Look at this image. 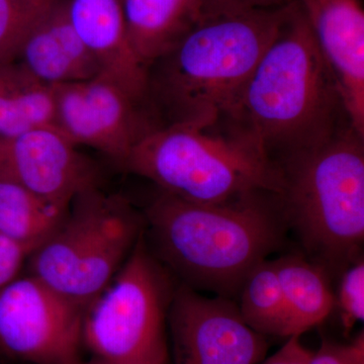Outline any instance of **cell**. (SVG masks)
I'll list each match as a JSON object with an SVG mask.
<instances>
[{"label": "cell", "instance_id": "obj_1", "mask_svg": "<svg viewBox=\"0 0 364 364\" xmlns=\"http://www.w3.org/2000/svg\"><path fill=\"white\" fill-rule=\"evenodd\" d=\"M350 126L336 80L296 0L240 95L214 128L242 139L277 163Z\"/></svg>", "mask_w": 364, "mask_h": 364}, {"label": "cell", "instance_id": "obj_2", "mask_svg": "<svg viewBox=\"0 0 364 364\" xmlns=\"http://www.w3.org/2000/svg\"><path fill=\"white\" fill-rule=\"evenodd\" d=\"M143 215L146 241L172 277L232 299L289 229L277 193L268 191L196 203L159 191Z\"/></svg>", "mask_w": 364, "mask_h": 364}, {"label": "cell", "instance_id": "obj_3", "mask_svg": "<svg viewBox=\"0 0 364 364\" xmlns=\"http://www.w3.org/2000/svg\"><path fill=\"white\" fill-rule=\"evenodd\" d=\"M296 2L200 16L176 47L148 68L145 102L158 124L217 126Z\"/></svg>", "mask_w": 364, "mask_h": 364}, {"label": "cell", "instance_id": "obj_4", "mask_svg": "<svg viewBox=\"0 0 364 364\" xmlns=\"http://www.w3.org/2000/svg\"><path fill=\"white\" fill-rule=\"evenodd\" d=\"M364 136L352 127L280 160L277 193L287 227L329 277L360 258L364 241Z\"/></svg>", "mask_w": 364, "mask_h": 364}, {"label": "cell", "instance_id": "obj_5", "mask_svg": "<svg viewBox=\"0 0 364 364\" xmlns=\"http://www.w3.org/2000/svg\"><path fill=\"white\" fill-rule=\"evenodd\" d=\"M122 168L196 203H224L253 191L277 195L282 188L277 163L215 128L155 129L136 144Z\"/></svg>", "mask_w": 364, "mask_h": 364}, {"label": "cell", "instance_id": "obj_6", "mask_svg": "<svg viewBox=\"0 0 364 364\" xmlns=\"http://www.w3.org/2000/svg\"><path fill=\"white\" fill-rule=\"evenodd\" d=\"M144 229V215L124 196L100 186L86 189L31 254L28 274L87 308L123 267Z\"/></svg>", "mask_w": 364, "mask_h": 364}, {"label": "cell", "instance_id": "obj_7", "mask_svg": "<svg viewBox=\"0 0 364 364\" xmlns=\"http://www.w3.org/2000/svg\"><path fill=\"white\" fill-rule=\"evenodd\" d=\"M176 287L143 232L109 286L86 308L82 347L107 364H167Z\"/></svg>", "mask_w": 364, "mask_h": 364}, {"label": "cell", "instance_id": "obj_8", "mask_svg": "<svg viewBox=\"0 0 364 364\" xmlns=\"http://www.w3.org/2000/svg\"><path fill=\"white\" fill-rule=\"evenodd\" d=\"M86 308L33 275L0 289V356L23 364H79Z\"/></svg>", "mask_w": 364, "mask_h": 364}, {"label": "cell", "instance_id": "obj_9", "mask_svg": "<svg viewBox=\"0 0 364 364\" xmlns=\"http://www.w3.org/2000/svg\"><path fill=\"white\" fill-rule=\"evenodd\" d=\"M53 87L56 128L76 147L93 148L121 167L136 144L160 128L145 102L104 76Z\"/></svg>", "mask_w": 364, "mask_h": 364}, {"label": "cell", "instance_id": "obj_10", "mask_svg": "<svg viewBox=\"0 0 364 364\" xmlns=\"http://www.w3.org/2000/svg\"><path fill=\"white\" fill-rule=\"evenodd\" d=\"M168 330L176 364H259L267 337L246 324L234 299L205 294L178 282Z\"/></svg>", "mask_w": 364, "mask_h": 364}, {"label": "cell", "instance_id": "obj_11", "mask_svg": "<svg viewBox=\"0 0 364 364\" xmlns=\"http://www.w3.org/2000/svg\"><path fill=\"white\" fill-rule=\"evenodd\" d=\"M0 176L63 210L79 193L100 186L93 163L54 127L0 138Z\"/></svg>", "mask_w": 364, "mask_h": 364}, {"label": "cell", "instance_id": "obj_12", "mask_svg": "<svg viewBox=\"0 0 364 364\" xmlns=\"http://www.w3.org/2000/svg\"><path fill=\"white\" fill-rule=\"evenodd\" d=\"M301 4L338 85L351 126L364 136V11L360 1L308 0Z\"/></svg>", "mask_w": 364, "mask_h": 364}, {"label": "cell", "instance_id": "obj_13", "mask_svg": "<svg viewBox=\"0 0 364 364\" xmlns=\"http://www.w3.org/2000/svg\"><path fill=\"white\" fill-rule=\"evenodd\" d=\"M69 16L100 75L145 102L148 70L129 42L121 0H70Z\"/></svg>", "mask_w": 364, "mask_h": 364}, {"label": "cell", "instance_id": "obj_14", "mask_svg": "<svg viewBox=\"0 0 364 364\" xmlns=\"http://www.w3.org/2000/svg\"><path fill=\"white\" fill-rule=\"evenodd\" d=\"M69 1L58 0L21 45L16 61L46 85L90 80L100 64L72 25Z\"/></svg>", "mask_w": 364, "mask_h": 364}, {"label": "cell", "instance_id": "obj_15", "mask_svg": "<svg viewBox=\"0 0 364 364\" xmlns=\"http://www.w3.org/2000/svg\"><path fill=\"white\" fill-rule=\"evenodd\" d=\"M127 35L146 68L161 58L198 23L200 0H122Z\"/></svg>", "mask_w": 364, "mask_h": 364}, {"label": "cell", "instance_id": "obj_16", "mask_svg": "<svg viewBox=\"0 0 364 364\" xmlns=\"http://www.w3.org/2000/svg\"><path fill=\"white\" fill-rule=\"evenodd\" d=\"M273 262L286 303L289 338L301 336L324 322L334 310L329 274L303 256L284 255Z\"/></svg>", "mask_w": 364, "mask_h": 364}, {"label": "cell", "instance_id": "obj_17", "mask_svg": "<svg viewBox=\"0 0 364 364\" xmlns=\"http://www.w3.org/2000/svg\"><path fill=\"white\" fill-rule=\"evenodd\" d=\"M44 127L56 128L54 87L18 62L0 64V138Z\"/></svg>", "mask_w": 364, "mask_h": 364}, {"label": "cell", "instance_id": "obj_18", "mask_svg": "<svg viewBox=\"0 0 364 364\" xmlns=\"http://www.w3.org/2000/svg\"><path fill=\"white\" fill-rule=\"evenodd\" d=\"M65 213L18 182L0 176V232L14 240L37 248Z\"/></svg>", "mask_w": 364, "mask_h": 364}, {"label": "cell", "instance_id": "obj_19", "mask_svg": "<svg viewBox=\"0 0 364 364\" xmlns=\"http://www.w3.org/2000/svg\"><path fill=\"white\" fill-rule=\"evenodd\" d=\"M237 299L242 318L254 331L289 338L286 303L273 260L263 261L249 273Z\"/></svg>", "mask_w": 364, "mask_h": 364}, {"label": "cell", "instance_id": "obj_20", "mask_svg": "<svg viewBox=\"0 0 364 364\" xmlns=\"http://www.w3.org/2000/svg\"><path fill=\"white\" fill-rule=\"evenodd\" d=\"M58 0H0V64L16 61L21 45Z\"/></svg>", "mask_w": 364, "mask_h": 364}, {"label": "cell", "instance_id": "obj_21", "mask_svg": "<svg viewBox=\"0 0 364 364\" xmlns=\"http://www.w3.org/2000/svg\"><path fill=\"white\" fill-rule=\"evenodd\" d=\"M340 277L335 306L339 309L342 325L347 331L364 318V261L363 257L345 268Z\"/></svg>", "mask_w": 364, "mask_h": 364}, {"label": "cell", "instance_id": "obj_22", "mask_svg": "<svg viewBox=\"0 0 364 364\" xmlns=\"http://www.w3.org/2000/svg\"><path fill=\"white\" fill-rule=\"evenodd\" d=\"M33 247L0 232V289L20 277Z\"/></svg>", "mask_w": 364, "mask_h": 364}, {"label": "cell", "instance_id": "obj_23", "mask_svg": "<svg viewBox=\"0 0 364 364\" xmlns=\"http://www.w3.org/2000/svg\"><path fill=\"white\" fill-rule=\"evenodd\" d=\"M309 364H364L363 332L348 345L325 340L318 350L313 352Z\"/></svg>", "mask_w": 364, "mask_h": 364}, {"label": "cell", "instance_id": "obj_24", "mask_svg": "<svg viewBox=\"0 0 364 364\" xmlns=\"http://www.w3.org/2000/svg\"><path fill=\"white\" fill-rule=\"evenodd\" d=\"M294 1V0H200V4L202 16H205L249 9H280L293 4Z\"/></svg>", "mask_w": 364, "mask_h": 364}, {"label": "cell", "instance_id": "obj_25", "mask_svg": "<svg viewBox=\"0 0 364 364\" xmlns=\"http://www.w3.org/2000/svg\"><path fill=\"white\" fill-rule=\"evenodd\" d=\"M313 351L301 343V336H293L279 350L259 364H309Z\"/></svg>", "mask_w": 364, "mask_h": 364}, {"label": "cell", "instance_id": "obj_26", "mask_svg": "<svg viewBox=\"0 0 364 364\" xmlns=\"http://www.w3.org/2000/svg\"><path fill=\"white\" fill-rule=\"evenodd\" d=\"M79 364H107L104 363V361L98 360V359L91 358L90 361H81Z\"/></svg>", "mask_w": 364, "mask_h": 364}, {"label": "cell", "instance_id": "obj_27", "mask_svg": "<svg viewBox=\"0 0 364 364\" xmlns=\"http://www.w3.org/2000/svg\"><path fill=\"white\" fill-rule=\"evenodd\" d=\"M299 1L304 2V1H308V0H299Z\"/></svg>", "mask_w": 364, "mask_h": 364}, {"label": "cell", "instance_id": "obj_28", "mask_svg": "<svg viewBox=\"0 0 364 364\" xmlns=\"http://www.w3.org/2000/svg\"><path fill=\"white\" fill-rule=\"evenodd\" d=\"M0 358H1V356H0Z\"/></svg>", "mask_w": 364, "mask_h": 364}, {"label": "cell", "instance_id": "obj_29", "mask_svg": "<svg viewBox=\"0 0 364 364\" xmlns=\"http://www.w3.org/2000/svg\"><path fill=\"white\" fill-rule=\"evenodd\" d=\"M21 364H23V363H21Z\"/></svg>", "mask_w": 364, "mask_h": 364}, {"label": "cell", "instance_id": "obj_30", "mask_svg": "<svg viewBox=\"0 0 364 364\" xmlns=\"http://www.w3.org/2000/svg\"><path fill=\"white\" fill-rule=\"evenodd\" d=\"M121 1H122V0H121Z\"/></svg>", "mask_w": 364, "mask_h": 364}]
</instances>
